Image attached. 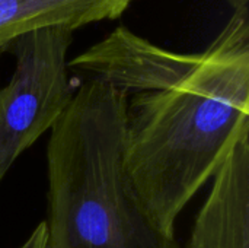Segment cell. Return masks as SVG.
<instances>
[{
  "mask_svg": "<svg viewBox=\"0 0 249 248\" xmlns=\"http://www.w3.org/2000/svg\"><path fill=\"white\" fill-rule=\"evenodd\" d=\"M249 132V7L174 79L127 95L124 161L153 222L175 237L188 202Z\"/></svg>",
  "mask_w": 249,
  "mask_h": 248,
  "instance_id": "cell-1",
  "label": "cell"
},
{
  "mask_svg": "<svg viewBox=\"0 0 249 248\" xmlns=\"http://www.w3.org/2000/svg\"><path fill=\"white\" fill-rule=\"evenodd\" d=\"M127 94L89 77L47 145L45 248H178L139 200L124 161Z\"/></svg>",
  "mask_w": 249,
  "mask_h": 248,
  "instance_id": "cell-2",
  "label": "cell"
},
{
  "mask_svg": "<svg viewBox=\"0 0 249 248\" xmlns=\"http://www.w3.org/2000/svg\"><path fill=\"white\" fill-rule=\"evenodd\" d=\"M73 35L63 26L41 28L3 50L13 56L15 69L0 86V184L16 159L53 130L74 96L67 60Z\"/></svg>",
  "mask_w": 249,
  "mask_h": 248,
  "instance_id": "cell-3",
  "label": "cell"
},
{
  "mask_svg": "<svg viewBox=\"0 0 249 248\" xmlns=\"http://www.w3.org/2000/svg\"><path fill=\"white\" fill-rule=\"evenodd\" d=\"M212 180L185 248H249V132Z\"/></svg>",
  "mask_w": 249,
  "mask_h": 248,
  "instance_id": "cell-4",
  "label": "cell"
},
{
  "mask_svg": "<svg viewBox=\"0 0 249 248\" xmlns=\"http://www.w3.org/2000/svg\"><path fill=\"white\" fill-rule=\"evenodd\" d=\"M133 0H0V53L15 38L41 28L71 31L121 18Z\"/></svg>",
  "mask_w": 249,
  "mask_h": 248,
  "instance_id": "cell-5",
  "label": "cell"
},
{
  "mask_svg": "<svg viewBox=\"0 0 249 248\" xmlns=\"http://www.w3.org/2000/svg\"><path fill=\"white\" fill-rule=\"evenodd\" d=\"M47 246V229L45 222H39L31 235L25 240V243L19 248H45Z\"/></svg>",
  "mask_w": 249,
  "mask_h": 248,
  "instance_id": "cell-6",
  "label": "cell"
},
{
  "mask_svg": "<svg viewBox=\"0 0 249 248\" xmlns=\"http://www.w3.org/2000/svg\"><path fill=\"white\" fill-rule=\"evenodd\" d=\"M226 1H228V4L233 9V12L249 7V0H226Z\"/></svg>",
  "mask_w": 249,
  "mask_h": 248,
  "instance_id": "cell-7",
  "label": "cell"
},
{
  "mask_svg": "<svg viewBox=\"0 0 249 248\" xmlns=\"http://www.w3.org/2000/svg\"><path fill=\"white\" fill-rule=\"evenodd\" d=\"M0 56H1V53H0Z\"/></svg>",
  "mask_w": 249,
  "mask_h": 248,
  "instance_id": "cell-8",
  "label": "cell"
}]
</instances>
